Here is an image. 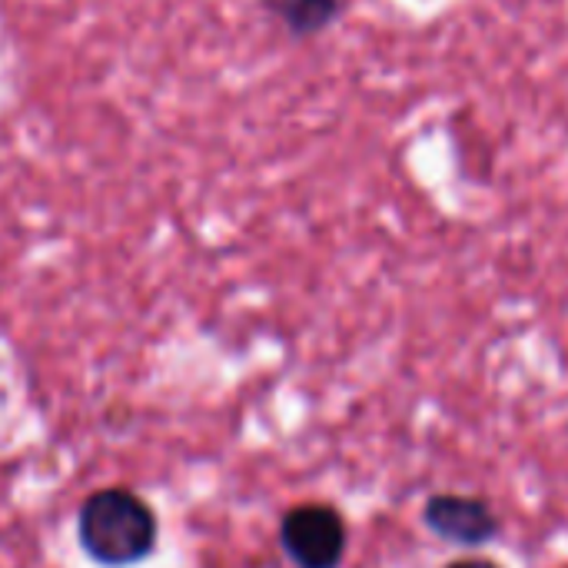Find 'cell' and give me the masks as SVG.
Here are the masks:
<instances>
[{
  "label": "cell",
  "mask_w": 568,
  "mask_h": 568,
  "mask_svg": "<svg viewBox=\"0 0 568 568\" xmlns=\"http://www.w3.org/2000/svg\"><path fill=\"white\" fill-rule=\"evenodd\" d=\"M426 523L433 532H439L449 542L459 546H479L489 536H496V519L493 513L476 503V499H459V496H439L426 506Z\"/></svg>",
  "instance_id": "obj_3"
},
{
  "label": "cell",
  "mask_w": 568,
  "mask_h": 568,
  "mask_svg": "<svg viewBox=\"0 0 568 568\" xmlns=\"http://www.w3.org/2000/svg\"><path fill=\"white\" fill-rule=\"evenodd\" d=\"M283 546L300 568H336L346 552L343 519L326 506H300L283 523Z\"/></svg>",
  "instance_id": "obj_2"
},
{
  "label": "cell",
  "mask_w": 568,
  "mask_h": 568,
  "mask_svg": "<svg viewBox=\"0 0 568 568\" xmlns=\"http://www.w3.org/2000/svg\"><path fill=\"white\" fill-rule=\"evenodd\" d=\"M270 20H276L293 40H313L339 23L346 0H260Z\"/></svg>",
  "instance_id": "obj_4"
},
{
  "label": "cell",
  "mask_w": 568,
  "mask_h": 568,
  "mask_svg": "<svg viewBox=\"0 0 568 568\" xmlns=\"http://www.w3.org/2000/svg\"><path fill=\"white\" fill-rule=\"evenodd\" d=\"M449 568H499V566H493V562H456V566H449Z\"/></svg>",
  "instance_id": "obj_5"
},
{
  "label": "cell",
  "mask_w": 568,
  "mask_h": 568,
  "mask_svg": "<svg viewBox=\"0 0 568 568\" xmlns=\"http://www.w3.org/2000/svg\"><path fill=\"white\" fill-rule=\"evenodd\" d=\"M156 539L153 513L123 489H106L80 509V542L103 566L140 562Z\"/></svg>",
  "instance_id": "obj_1"
}]
</instances>
